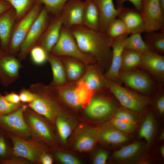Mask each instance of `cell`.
<instances>
[{"label": "cell", "instance_id": "f546056e", "mask_svg": "<svg viewBox=\"0 0 164 164\" xmlns=\"http://www.w3.org/2000/svg\"><path fill=\"white\" fill-rule=\"evenodd\" d=\"M142 54L139 52L125 49L122 55L120 71H128L138 68Z\"/></svg>", "mask_w": 164, "mask_h": 164}, {"label": "cell", "instance_id": "d6986e66", "mask_svg": "<svg viewBox=\"0 0 164 164\" xmlns=\"http://www.w3.org/2000/svg\"><path fill=\"white\" fill-rule=\"evenodd\" d=\"M52 16L47 27L36 45L42 47L48 53L50 52L58 41L63 26L60 13Z\"/></svg>", "mask_w": 164, "mask_h": 164}, {"label": "cell", "instance_id": "6da1fadb", "mask_svg": "<svg viewBox=\"0 0 164 164\" xmlns=\"http://www.w3.org/2000/svg\"><path fill=\"white\" fill-rule=\"evenodd\" d=\"M70 29L80 50L95 59L103 72H106L111 60L112 39L105 32L90 29L83 25Z\"/></svg>", "mask_w": 164, "mask_h": 164}, {"label": "cell", "instance_id": "d4e9b609", "mask_svg": "<svg viewBox=\"0 0 164 164\" xmlns=\"http://www.w3.org/2000/svg\"><path fill=\"white\" fill-rule=\"evenodd\" d=\"M47 61L50 65L53 74L52 81L49 86L57 87L66 84L67 79L66 71L64 65L60 57L49 53Z\"/></svg>", "mask_w": 164, "mask_h": 164}, {"label": "cell", "instance_id": "681fc988", "mask_svg": "<svg viewBox=\"0 0 164 164\" xmlns=\"http://www.w3.org/2000/svg\"><path fill=\"white\" fill-rule=\"evenodd\" d=\"M12 6L5 0H0V16Z\"/></svg>", "mask_w": 164, "mask_h": 164}, {"label": "cell", "instance_id": "60d3db41", "mask_svg": "<svg viewBox=\"0 0 164 164\" xmlns=\"http://www.w3.org/2000/svg\"><path fill=\"white\" fill-rule=\"evenodd\" d=\"M162 87L158 86L156 89L157 92L154 103L155 108L160 114H163L164 112V95Z\"/></svg>", "mask_w": 164, "mask_h": 164}, {"label": "cell", "instance_id": "bcb514c9", "mask_svg": "<svg viewBox=\"0 0 164 164\" xmlns=\"http://www.w3.org/2000/svg\"><path fill=\"white\" fill-rule=\"evenodd\" d=\"M4 98L9 102L13 104L20 103L19 95L14 92L8 93L3 96Z\"/></svg>", "mask_w": 164, "mask_h": 164}, {"label": "cell", "instance_id": "7a4b0ae2", "mask_svg": "<svg viewBox=\"0 0 164 164\" xmlns=\"http://www.w3.org/2000/svg\"><path fill=\"white\" fill-rule=\"evenodd\" d=\"M29 89L36 95V98L28 107L52 123L55 121L62 111L58 97L49 86L38 82L30 85Z\"/></svg>", "mask_w": 164, "mask_h": 164}, {"label": "cell", "instance_id": "8fae6325", "mask_svg": "<svg viewBox=\"0 0 164 164\" xmlns=\"http://www.w3.org/2000/svg\"><path fill=\"white\" fill-rule=\"evenodd\" d=\"M27 123L32 135L37 139L55 145L56 141L51 129L47 122L40 115L29 107H26L24 112Z\"/></svg>", "mask_w": 164, "mask_h": 164}, {"label": "cell", "instance_id": "ee69618b", "mask_svg": "<svg viewBox=\"0 0 164 164\" xmlns=\"http://www.w3.org/2000/svg\"><path fill=\"white\" fill-rule=\"evenodd\" d=\"M142 0H116V8L120 9L123 7L124 2L127 1L130 2L135 6V8L141 11Z\"/></svg>", "mask_w": 164, "mask_h": 164}, {"label": "cell", "instance_id": "603a6c76", "mask_svg": "<svg viewBox=\"0 0 164 164\" xmlns=\"http://www.w3.org/2000/svg\"><path fill=\"white\" fill-rule=\"evenodd\" d=\"M84 11L83 25L97 31H100V16L97 5L94 0H86Z\"/></svg>", "mask_w": 164, "mask_h": 164}, {"label": "cell", "instance_id": "816d5d0a", "mask_svg": "<svg viewBox=\"0 0 164 164\" xmlns=\"http://www.w3.org/2000/svg\"><path fill=\"white\" fill-rule=\"evenodd\" d=\"M160 153L163 158L164 157V146H162L160 149Z\"/></svg>", "mask_w": 164, "mask_h": 164}, {"label": "cell", "instance_id": "52a82bcc", "mask_svg": "<svg viewBox=\"0 0 164 164\" xmlns=\"http://www.w3.org/2000/svg\"><path fill=\"white\" fill-rule=\"evenodd\" d=\"M51 16L43 6L20 46L17 54L20 61L25 60L31 50L37 44L49 23Z\"/></svg>", "mask_w": 164, "mask_h": 164}, {"label": "cell", "instance_id": "d590c367", "mask_svg": "<svg viewBox=\"0 0 164 164\" xmlns=\"http://www.w3.org/2000/svg\"><path fill=\"white\" fill-rule=\"evenodd\" d=\"M29 53L32 62L36 65H42L47 61L48 53L39 45L33 47Z\"/></svg>", "mask_w": 164, "mask_h": 164}, {"label": "cell", "instance_id": "4fadbf2b", "mask_svg": "<svg viewBox=\"0 0 164 164\" xmlns=\"http://www.w3.org/2000/svg\"><path fill=\"white\" fill-rule=\"evenodd\" d=\"M163 55L151 51L142 53L138 68L149 73L159 86H162L164 80Z\"/></svg>", "mask_w": 164, "mask_h": 164}, {"label": "cell", "instance_id": "7dc6e473", "mask_svg": "<svg viewBox=\"0 0 164 164\" xmlns=\"http://www.w3.org/2000/svg\"><path fill=\"white\" fill-rule=\"evenodd\" d=\"M53 161L52 157L46 152L41 155L39 159V162L43 164H52Z\"/></svg>", "mask_w": 164, "mask_h": 164}, {"label": "cell", "instance_id": "11a10c76", "mask_svg": "<svg viewBox=\"0 0 164 164\" xmlns=\"http://www.w3.org/2000/svg\"><path fill=\"white\" fill-rule=\"evenodd\" d=\"M1 163V162H0V164Z\"/></svg>", "mask_w": 164, "mask_h": 164}, {"label": "cell", "instance_id": "ffe728a7", "mask_svg": "<svg viewBox=\"0 0 164 164\" xmlns=\"http://www.w3.org/2000/svg\"><path fill=\"white\" fill-rule=\"evenodd\" d=\"M117 17L124 22L129 34L146 32L141 11L135 8L123 7L120 8Z\"/></svg>", "mask_w": 164, "mask_h": 164}, {"label": "cell", "instance_id": "f5cc1de1", "mask_svg": "<svg viewBox=\"0 0 164 164\" xmlns=\"http://www.w3.org/2000/svg\"><path fill=\"white\" fill-rule=\"evenodd\" d=\"M159 138L161 140H163L164 139V133L163 131L162 132V133H161L160 136Z\"/></svg>", "mask_w": 164, "mask_h": 164}, {"label": "cell", "instance_id": "8992f818", "mask_svg": "<svg viewBox=\"0 0 164 164\" xmlns=\"http://www.w3.org/2000/svg\"><path fill=\"white\" fill-rule=\"evenodd\" d=\"M119 77L122 84L126 87L144 95L148 96L155 92L157 87L153 78L140 69L120 71Z\"/></svg>", "mask_w": 164, "mask_h": 164}, {"label": "cell", "instance_id": "1f68e13d", "mask_svg": "<svg viewBox=\"0 0 164 164\" xmlns=\"http://www.w3.org/2000/svg\"><path fill=\"white\" fill-rule=\"evenodd\" d=\"M141 34L136 33L127 36L124 40V48L143 53L149 50L142 38Z\"/></svg>", "mask_w": 164, "mask_h": 164}, {"label": "cell", "instance_id": "8d00e7d4", "mask_svg": "<svg viewBox=\"0 0 164 164\" xmlns=\"http://www.w3.org/2000/svg\"><path fill=\"white\" fill-rule=\"evenodd\" d=\"M21 103L13 104L7 101L1 94L0 95V116L10 114L17 110L22 106Z\"/></svg>", "mask_w": 164, "mask_h": 164}, {"label": "cell", "instance_id": "2e32d148", "mask_svg": "<svg viewBox=\"0 0 164 164\" xmlns=\"http://www.w3.org/2000/svg\"><path fill=\"white\" fill-rule=\"evenodd\" d=\"M80 129L74 137L73 148L78 151H90L100 140L101 128L97 127L84 126Z\"/></svg>", "mask_w": 164, "mask_h": 164}, {"label": "cell", "instance_id": "7c38bea8", "mask_svg": "<svg viewBox=\"0 0 164 164\" xmlns=\"http://www.w3.org/2000/svg\"><path fill=\"white\" fill-rule=\"evenodd\" d=\"M20 61L6 52L0 54V83L3 87H7L18 80L22 65Z\"/></svg>", "mask_w": 164, "mask_h": 164}, {"label": "cell", "instance_id": "7402d4cb", "mask_svg": "<svg viewBox=\"0 0 164 164\" xmlns=\"http://www.w3.org/2000/svg\"><path fill=\"white\" fill-rule=\"evenodd\" d=\"M97 5L100 16V31L105 32L109 24L117 18L120 8L114 7L113 0H94Z\"/></svg>", "mask_w": 164, "mask_h": 164}, {"label": "cell", "instance_id": "4316f807", "mask_svg": "<svg viewBox=\"0 0 164 164\" xmlns=\"http://www.w3.org/2000/svg\"><path fill=\"white\" fill-rule=\"evenodd\" d=\"M101 128L100 140L109 144L117 145L127 142L128 139L127 135L112 124Z\"/></svg>", "mask_w": 164, "mask_h": 164}, {"label": "cell", "instance_id": "f1b7e54d", "mask_svg": "<svg viewBox=\"0 0 164 164\" xmlns=\"http://www.w3.org/2000/svg\"><path fill=\"white\" fill-rule=\"evenodd\" d=\"M144 41L149 50L164 54V28L159 31L146 32Z\"/></svg>", "mask_w": 164, "mask_h": 164}, {"label": "cell", "instance_id": "ac0fdd59", "mask_svg": "<svg viewBox=\"0 0 164 164\" xmlns=\"http://www.w3.org/2000/svg\"><path fill=\"white\" fill-rule=\"evenodd\" d=\"M80 79L86 83L94 94L109 90L108 80L97 63L87 65L84 73Z\"/></svg>", "mask_w": 164, "mask_h": 164}, {"label": "cell", "instance_id": "484cf974", "mask_svg": "<svg viewBox=\"0 0 164 164\" xmlns=\"http://www.w3.org/2000/svg\"><path fill=\"white\" fill-rule=\"evenodd\" d=\"M143 148V144L141 142H134L115 151L112 157L118 162H129L137 157L142 152Z\"/></svg>", "mask_w": 164, "mask_h": 164}, {"label": "cell", "instance_id": "3957f363", "mask_svg": "<svg viewBox=\"0 0 164 164\" xmlns=\"http://www.w3.org/2000/svg\"><path fill=\"white\" fill-rule=\"evenodd\" d=\"M50 53L58 56L73 58L87 66L97 63L95 59L80 50L70 28L63 26L61 29L59 39Z\"/></svg>", "mask_w": 164, "mask_h": 164}, {"label": "cell", "instance_id": "e0dca14e", "mask_svg": "<svg viewBox=\"0 0 164 164\" xmlns=\"http://www.w3.org/2000/svg\"><path fill=\"white\" fill-rule=\"evenodd\" d=\"M85 1L69 0L63 7L60 14L63 26L68 28L83 25Z\"/></svg>", "mask_w": 164, "mask_h": 164}, {"label": "cell", "instance_id": "e575fe53", "mask_svg": "<svg viewBox=\"0 0 164 164\" xmlns=\"http://www.w3.org/2000/svg\"><path fill=\"white\" fill-rule=\"evenodd\" d=\"M69 0H36L43 5L52 15L60 14L66 3Z\"/></svg>", "mask_w": 164, "mask_h": 164}, {"label": "cell", "instance_id": "9f6ffc18", "mask_svg": "<svg viewBox=\"0 0 164 164\" xmlns=\"http://www.w3.org/2000/svg\"><path fill=\"white\" fill-rule=\"evenodd\" d=\"M1 94V93H0V95Z\"/></svg>", "mask_w": 164, "mask_h": 164}, {"label": "cell", "instance_id": "c3c4849f", "mask_svg": "<svg viewBox=\"0 0 164 164\" xmlns=\"http://www.w3.org/2000/svg\"><path fill=\"white\" fill-rule=\"evenodd\" d=\"M7 152V148L5 141L4 137L0 136V156H5Z\"/></svg>", "mask_w": 164, "mask_h": 164}, {"label": "cell", "instance_id": "f35d334b", "mask_svg": "<svg viewBox=\"0 0 164 164\" xmlns=\"http://www.w3.org/2000/svg\"><path fill=\"white\" fill-rule=\"evenodd\" d=\"M54 155L60 162L64 164H80V160L73 155L62 152H56Z\"/></svg>", "mask_w": 164, "mask_h": 164}, {"label": "cell", "instance_id": "5b68a950", "mask_svg": "<svg viewBox=\"0 0 164 164\" xmlns=\"http://www.w3.org/2000/svg\"><path fill=\"white\" fill-rule=\"evenodd\" d=\"M109 91L124 108L135 112L143 111L152 104L151 98L108 80Z\"/></svg>", "mask_w": 164, "mask_h": 164}, {"label": "cell", "instance_id": "74e56055", "mask_svg": "<svg viewBox=\"0 0 164 164\" xmlns=\"http://www.w3.org/2000/svg\"><path fill=\"white\" fill-rule=\"evenodd\" d=\"M111 124L121 131L125 133L133 132L136 127V124L125 121L115 118H113Z\"/></svg>", "mask_w": 164, "mask_h": 164}, {"label": "cell", "instance_id": "b9f144b4", "mask_svg": "<svg viewBox=\"0 0 164 164\" xmlns=\"http://www.w3.org/2000/svg\"><path fill=\"white\" fill-rule=\"evenodd\" d=\"M19 96L20 101L24 103H31L36 98L35 94L29 89L23 88L19 92Z\"/></svg>", "mask_w": 164, "mask_h": 164}, {"label": "cell", "instance_id": "ba28073f", "mask_svg": "<svg viewBox=\"0 0 164 164\" xmlns=\"http://www.w3.org/2000/svg\"><path fill=\"white\" fill-rule=\"evenodd\" d=\"M27 106L22 105L15 111L8 115L0 116V127L14 135L28 139L32 136L31 130L24 117Z\"/></svg>", "mask_w": 164, "mask_h": 164}, {"label": "cell", "instance_id": "7bdbcfd3", "mask_svg": "<svg viewBox=\"0 0 164 164\" xmlns=\"http://www.w3.org/2000/svg\"><path fill=\"white\" fill-rule=\"evenodd\" d=\"M108 156V153L107 151L100 150L95 155L93 163L94 164H104L106 162Z\"/></svg>", "mask_w": 164, "mask_h": 164}, {"label": "cell", "instance_id": "d6a6232c", "mask_svg": "<svg viewBox=\"0 0 164 164\" xmlns=\"http://www.w3.org/2000/svg\"><path fill=\"white\" fill-rule=\"evenodd\" d=\"M105 32L111 39L129 35L125 24L118 18H115L111 22Z\"/></svg>", "mask_w": 164, "mask_h": 164}, {"label": "cell", "instance_id": "4dcf8cb0", "mask_svg": "<svg viewBox=\"0 0 164 164\" xmlns=\"http://www.w3.org/2000/svg\"><path fill=\"white\" fill-rule=\"evenodd\" d=\"M155 129V122L153 114L149 113L145 116L141 126L138 133L140 138H143L148 145L153 139Z\"/></svg>", "mask_w": 164, "mask_h": 164}, {"label": "cell", "instance_id": "db71d44e", "mask_svg": "<svg viewBox=\"0 0 164 164\" xmlns=\"http://www.w3.org/2000/svg\"><path fill=\"white\" fill-rule=\"evenodd\" d=\"M3 51L2 48H1V46H0V53L2 51Z\"/></svg>", "mask_w": 164, "mask_h": 164}, {"label": "cell", "instance_id": "836d02e7", "mask_svg": "<svg viewBox=\"0 0 164 164\" xmlns=\"http://www.w3.org/2000/svg\"><path fill=\"white\" fill-rule=\"evenodd\" d=\"M5 0L9 2L14 9L16 14V20L28 12L36 2V0Z\"/></svg>", "mask_w": 164, "mask_h": 164}, {"label": "cell", "instance_id": "277c9868", "mask_svg": "<svg viewBox=\"0 0 164 164\" xmlns=\"http://www.w3.org/2000/svg\"><path fill=\"white\" fill-rule=\"evenodd\" d=\"M43 7L41 4L36 2L28 12L16 20L6 52L14 56L18 54L22 43Z\"/></svg>", "mask_w": 164, "mask_h": 164}, {"label": "cell", "instance_id": "9c48e42d", "mask_svg": "<svg viewBox=\"0 0 164 164\" xmlns=\"http://www.w3.org/2000/svg\"><path fill=\"white\" fill-rule=\"evenodd\" d=\"M7 134L12 142L13 152L15 156L25 159L32 163L39 162L41 155L46 152L41 144L20 138L9 132Z\"/></svg>", "mask_w": 164, "mask_h": 164}, {"label": "cell", "instance_id": "83f0119b", "mask_svg": "<svg viewBox=\"0 0 164 164\" xmlns=\"http://www.w3.org/2000/svg\"><path fill=\"white\" fill-rule=\"evenodd\" d=\"M55 121L60 139L65 143L75 128L76 121L63 111L57 115Z\"/></svg>", "mask_w": 164, "mask_h": 164}, {"label": "cell", "instance_id": "9a60e30c", "mask_svg": "<svg viewBox=\"0 0 164 164\" xmlns=\"http://www.w3.org/2000/svg\"><path fill=\"white\" fill-rule=\"evenodd\" d=\"M128 35L123 36L112 39L111 44L112 51L111 62L108 69L104 74L107 80L121 85L122 83L120 80L119 75L122 54L125 49L124 40Z\"/></svg>", "mask_w": 164, "mask_h": 164}, {"label": "cell", "instance_id": "ab89813d", "mask_svg": "<svg viewBox=\"0 0 164 164\" xmlns=\"http://www.w3.org/2000/svg\"><path fill=\"white\" fill-rule=\"evenodd\" d=\"M132 111L124 107L117 108L115 112L114 117L125 121L136 124L135 116Z\"/></svg>", "mask_w": 164, "mask_h": 164}, {"label": "cell", "instance_id": "f907efd6", "mask_svg": "<svg viewBox=\"0 0 164 164\" xmlns=\"http://www.w3.org/2000/svg\"><path fill=\"white\" fill-rule=\"evenodd\" d=\"M159 1L161 9L164 13V0H159Z\"/></svg>", "mask_w": 164, "mask_h": 164}, {"label": "cell", "instance_id": "cb8c5ba5", "mask_svg": "<svg viewBox=\"0 0 164 164\" xmlns=\"http://www.w3.org/2000/svg\"><path fill=\"white\" fill-rule=\"evenodd\" d=\"M59 57L64 65L68 80L70 81H76L82 77L87 65L73 58L66 56Z\"/></svg>", "mask_w": 164, "mask_h": 164}, {"label": "cell", "instance_id": "30bf717a", "mask_svg": "<svg viewBox=\"0 0 164 164\" xmlns=\"http://www.w3.org/2000/svg\"><path fill=\"white\" fill-rule=\"evenodd\" d=\"M141 12L146 32L159 31L164 28V13L159 0H142Z\"/></svg>", "mask_w": 164, "mask_h": 164}, {"label": "cell", "instance_id": "5bb4252c", "mask_svg": "<svg viewBox=\"0 0 164 164\" xmlns=\"http://www.w3.org/2000/svg\"><path fill=\"white\" fill-rule=\"evenodd\" d=\"M117 109V104L110 98L103 96L94 95L85 108V112L90 118L99 120L112 115Z\"/></svg>", "mask_w": 164, "mask_h": 164}, {"label": "cell", "instance_id": "44dd1931", "mask_svg": "<svg viewBox=\"0 0 164 164\" xmlns=\"http://www.w3.org/2000/svg\"><path fill=\"white\" fill-rule=\"evenodd\" d=\"M16 20V13L12 7L0 16V44L4 51H7L12 30Z\"/></svg>", "mask_w": 164, "mask_h": 164}, {"label": "cell", "instance_id": "f6af8a7d", "mask_svg": "<svg viewBox=\"0 0 164 164\" xmlns=\"http://www.w3.org/2000/svg\"><path fill=\"white\" fill-rule=\"evenodd\" d=\"M2 163L5 164H28L32 163L27 159L22 158H14L8 160H3Z\"/></svg>", "mask_w": 164, "mask_h": 164}]
</instances>
